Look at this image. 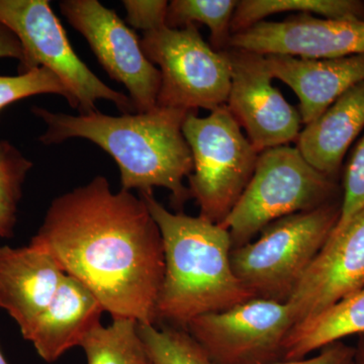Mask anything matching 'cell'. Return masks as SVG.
I'll return each instance as SVG.
<instances>
[{"instance_id":"1","label":"cell","mask_w":364,"mask_h":364,"mask_svg":"<svg viewBox=\"0 0 364 364\" xmlns=\"http://www.w3.org/2000/svg\"><path fill=\"white\" fill-rule=\"evenodd\" d=\"M30 244L85 284L112 318L156 324L164 249L142 198L95 177L53 200Z\"/></svg>"},{"instance_id":"2","label":"cell","mask_w":364,"mask_h":364,"mask_svg":"<svg viewBox=\"0 0 364 364\" xmlns=\"http://www.w3.org/2000/svg\"><path fill=\"white\" fill-rule=\"evenodd\" d=\"M33 112L47 126L41 142L51 145L83 138L109 153L119 166L124 191L165 188L177 208L191 198L183 181L193 171V160L182 133L191 112L156 107L119 117L98 111L71 116L35 107Z\"/></svg>"},{"instance_id":"3","label":"cell","mask_w":364,"mask_h":364,"mask_svg":"<svg viewBox=\"0 0 364 364\" xmlns=\"http://www.w3.org/2000/svg\"><path fill=\"white\" fill-rule=\"evenodd\" d=\"M140 198L159 228L164 249L156 324L186 330L196 318L254 299L235 274L233 245L225 228L200 215L169 212L153 191H141Z\"/></svg>"},{"instance_id":"4","label":"cell","mask_w":364,"mask_h":364,"mask_svg":"<svg viewBox=\"0 0 364 364\" xmlns=\"http://www.w3.org/2000/svg\"><path fill=\"white\" fill-rule=\"evenodd\" d=\"M341 215V200L282 218L232 249V267L254 298L287 303Z\"/></svg>"},{"instance_id":"5","label":"cell","mask_w":364,"mask_h":364,"mask_svg":"<svg viewBox=\"0 0 364 364\" xmlns=\"http://www.w3.org/2000/svg\"><path fill=\"white\" fill-rule=\"evenodd\" d=\"M336 179L314 168L296 147L277 146L259 153L241 198L221 223L233 249L245 245L282 218L339 200Z\"/></svg>"},{"instance_id":"6","label":"cell","mask_w":364,"mask_h":364,"mask_svg":"<svg viewBox=\"0 0 364 364\" xmlns=\"http://www.w3.org/2000/svg\"><path fill=\"white\" fill-rule=\"evenodd\" d=\"M196 112H189L182 124L193 160L189 195L200 207V217L220 225L248 186L259 153L227 105L205 117Z\"/></svg>"},{"instance_id":"7","label":"cell","mask_w":364,"mask_h":364,"mask_svg":"<svg viewBox=\"0 0 364 364\" xmlns=\"http://www.w3.org/2000/svg\"><path fill=\"white\" fill-rule=\"evenodd\" d=\"M0 23L20 41L23 50L20 73L49 69L65 85L72 107L79 114L97 112L95 102L107 100L123 114L136 112L130 97L112 90L78 58L65 31L47 0H0Z\"/></svg>"},{"instance_id":"8","label":"cell","mask_w":364,"mask_h":364,"mask_svg":"<svg viewBox=\"0 0 364 364\" xmlns=\"http://www.w3.org/2000/svg\"><path fill=\"white\" fill-rule=\"evenodd\" d=\"M141 46L146 57L160 68L157 107L213 112L226 105L231 63L226 51H215L205 42L196 25L163 26L144 33Z\"/></svg>"},{"instance_id":"9","label":"cell","mask_w":364,"mask_h":364,"mask_svg":"<svg viewBox=\"0 0 364 364\" xmlns=\"http://www.w3.org/2000/svg\"><path fill=\"white\" fill-rule=\"evenodd\" d=\"M294 325L287 303L254 298L196 318L186 331L215 364H272L284 361Z\"/></svg>"},{"instance_id":"10","label":"cell","mask_w":364,"mask_h":364,"mask_svg":"<svg viewBox=\"0 0 364 364\" xmlns=\"http://www.w3.org/2000/svg\"><path fill=\"white\" fill-rule=\"evenodd\" d=\"M61 13L87 41L95 56L114 80L130 93L136 112L157 107L161 75L146 57L138 36L97 0H64Z\"/></svg>"},{"instance_id":"11","label":"cell","mask_w":364,"mask_h":364,"mask_svg":"<svg viewBox=\"0 0 364 364\" xmlns=\"http://www.w3.org/2000/svg\"><path fill=\"white\" fill-rule=\"evenodd\" d=\"M231 63L227 107L258 153L296 141L301 131L298 109L272 85L267 57L240 49L226 50Z\"/></svg>"},{"instance_id":"12","label":"cell","mask_w":364,"mask_h":364,"mask_svg":"<svg viewBox=\"0 0 364 364\" xmlns=\"http://www.w3.org/2000/svg\"><path fill=\"white\" fill-rule=\"evenodd\" d=\"M364 289V208L324 247L287 301L294 325Z\"/></svg>"},{"instance_id":"13","label":"cell","mask_w":364,"mask_h":364,"mask_svg":"<svg viewBox=\"0 0 364 364\" xmlns=\"http://www.w3.org/2000/svg\"><path fill=\"white\" fill-rule=\"evenodd\" d=\"M229 48L305 59L364 55V21L318 18L296 14L282 21H261L233 33Z\"/></svg>"},{"instance_id":"14","label":"cell","mask_w":364,"mask_h":364,"mask_svg":"<svg viewBox=\"0 0 364 364\" xmlns=\"http://www.w3.org/2000/svg\"><path fill=\"white\" fill-rule=\"evenodd\" d=\"M65 273L47 251L33 245L0 247V308L26 338L51 303Z\"/></svg>"},{"instance_id":"15","label":"cell","mask_w":364,"mask_h":364,"mask_svg":"<svg viewBox=\"0 0 364 364\" xmlns=\"http://www.w3.org/2000/svg\"><path fill=\"white\" fill-rule=\"evenodd\" d=\"M273 78L296 93L303 124L315 121L343 93L364 81V55L337 59H305L267 55Z\"/></svg>"},{"instance_id":"16","label":"cell","mask_w":364,"mask_h":364,"mask_svg":"<svg viewBox=\"0 0 364 364\" xmlns=\"http://www.w3.org/2000/svg\"><path fill=\"white\" fill-rule=\"evenodd\" d=\"M102 304L85 284L64 275L51 303L37 318L26 340L46 363L58 360L79 346L86 334L100 323Z\"/></svg>"},{"instance_id":"17","label":"cell","mask_w":364,"mask_h":364,"mask_svg":"<svg viewBox=\"0 0 364 364\" xmlns=\"http://www.w3.org/2000/svg\"><path fill=\"white\" fill-rule=\"evenodd\" d=\"M364 129V81L347 90L296 139V149L325 176L336 179L347 151Z\"/></svg>"},{"instance_id":"18","label":"cell","mask_w":364,"mask_h":364,"mask_svg":"<svg viewBox=\"0 0 364 364\" xmlns=\"http://www.w3.org/2000/svg\"><path fill=\"white\" fill-rule=\"evenodd\" d=\"M361 334H364V289L294 325L284 343V360H301L327 345Z\"/></svg>"},{"instance_id":"19","label":"cell","mask_w":364,"mask_h":364,"mask_svg":"<svg viewBox=\"0 0 364 364\" xmlns=\"http://www.w3.org/2000/svg\"><path fill=\"white\" fill-rule=\"evenodd\" d=\"M294 11L318 14L329 20L364 21V2L358 0H243L235 9L232 35L264 21L268 16Z\"/></svg>"},{"instance_id":"20","label":"cell","mask_w":364,"mask_h":364,"mask_svg":"<svg viewBox=\"0 0 364 364\" xmlns=\"http://www.w3.org/2000/svg\"><path fill=\"white\" fill-rule=\"evenodd\" d=\"M79 346L85 350L87 364H153L134 318H114L107 327L100 323Z\"/></svg>"},{"instance_id":"21","label":"cell","mask_w":364,"mask_h":364,"mask_svg":"<svg viewBox=\"0 0 364 364\" xmlns=\"http://www.w3.org/2000/svg\"><path fill=\"white\" fill-rule=\"evenodd\" d=\"M236 0H173L167 9L166 26L171 28L196 23L208 26L210 47L218 52L229 49L231 23Z\"/></svg>"},{"instance_id":"22","label":"cell","mask_w":364,"mask_h":364,"mask_svg":"<svg viewBox=\"0 0 364 364\" xmlns=\"http://www.w3.org/2000/svg\"><path fill=\"white\" fill-rule=\"evenodd\" d=\"M138 332L153 364H215L186 330L138 323Z\"/></svg>"},{"instance_id":"23","label":"cell","mask_w":364,"mask_h":364,"mask_svg":"<svg viewBox=\"0 0 364 364\" xmlns=\"http://www.w3.org/2000/svg\"><path fill=\"white\" fill-rule=\"evenodd\" d=\"M37 95H58L72 105L71 95L52 71L41 67L18 76H0V109L23 98Z\"/></svg>"},{"instance_id":"24","label":"cell","mask_w":364,"mask_h":364,"mask_svg":"<svg viewBox=\"0 0 364 364\" xmlns=\"http://www.w3.org/2000/svg\"><path fill=\"white\" fill-rule=\"evenodd\" d=\"M33 163L14 146L0 142V203L16 208L23 196V184Z\"/></svg>"},{"instance_id":"25","label":"cell","mask_w":364,"mask_h":364,"mask_svg":"<svg viewBox=\"0 0 364 364\" xmlns=\"http://www.w3.org/2000/svg\"><path fill=\"white\" fill-rule=\"evenodd\" d=\"M364 208V135L354 148L343 177L341 215L334 231L341 229Z\"/></svg>"},{"instance_id":"26","label":"cell","mask_w":364,"mask_h":364,"mask_svg":"<svg viewBox=\"0 0 364 364\" xmlns=\"http://www.w3.org/2000/svg\"><path fill=\"white\" fill-rule=\"evenodd\" d=\"M123 4L127 23L133 28L146 33L166 26L169 4L166 0H124Z\"/></svg>"},{"instance_id":"27","label":"cell","mask_w":364,"mask_h":364,"mask_svg":"<svg viewBox=\"0 0 364 364\" xmlns=\"http://www.w3.org/2000/svg\"><path fill=\"white\" fill-rule=\"evenodd\" d=\"M354 358V346L344 342H335L321 349L318 355L301 360L279 361L272 364H352Z\"/></svg>"},{"instance_id":"28","label":"cell","mask_w":364,"mask_h":364,"mask_svg":"<svg viewBox=\"0 0 364 364\" xmlns=\"http://www.w3.org/2000/svg\"><path fill=\"white\" fill-rule=\"evenodd\" d=\"M14 58L23 63L25 56L20 41L9 28L0 23V59Z\"/></svg>"},{"instance_id":"29","label":"cell","mask_w":364,"mask_h":364,"mask_svg":"<svg viewBox=\"0 0 364 364\" xmlns=\"http://www.w3.org/2000/svg\"><path fill=\"white\" fill-rule=\"evenodd\" d=\"M16 223V208L0 203V238L13 236Z\"/></svg>"},{"instance_id":"30","label":"cell","mask_w":364,"mask_h":364,"mask_svg":"<svg viewBox=\"0 0 364 364\" xmlns=\"http://www.w3.org/2000/svg\"><path fill=\"white\" fill-rule=\"evenodd\" d=\"M352 364H364V334L359 335L358 343L354 346V358Z\"/></svg>"},{"instance_id":"31","label":"cell","mask_w":364,"mask_h":364,"mask_svg":"<svg viewBox=\"0 0 364 364\" xmlns=\"http://www.w3.org/2000/svg\"><path fill=\"white\" fill-rule=\"evenodd\" d=\"M0 364H9L6 358H4V355H2L1 351H0Z\"/></svg>"}]
</instances>
